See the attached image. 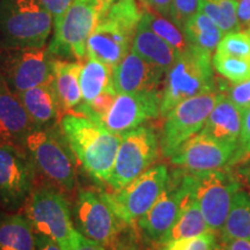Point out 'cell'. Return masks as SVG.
I'll return each instance as SVG.
<instances>
[{
	"instance_id": "obj_1",
	"label": "cell",
	"mask_w": 250,
	"mask_h": 250,
	"mask_svg": "<svg viewBox=\"0 0 250 250\" xmlns=\"http://www.w3.org/2000/svg\"><path fill=\"white\" fill-rule=\"evenodd\" d=\"M62 133L72 153L90 176L107 182L122 142V134L104 125L76 114H66L61 122Z\"/></svg>"
},
{
	"instance_id": "obj_2",
	"label": "cell",
	"mask_w": 250,
	"mask_h": 250,
	"mask_svg": "<svg viewBox=\"0 0 250 250\" xmlns=\"http://www.w3.org/2000/svg\"><path fill=\"white\" fill-rule=\"evenodd\" d=\"M142 17L137 0H114L87 41V57L116 67L131 51Z\"/></svg>"
},
{
	"instance_id": "obj_3",
	"label": "cell",
	"mask_w": 250,
	"mask_h": 250,
	"mask_svg": "<svg viewBox=\"0 0 250 250\" xmlns=\"http://www.w3.org/2000/svg\"><path fill=\"white\" fill-rule=\"evenodd\" d=\"M212 54L189 45L166 73L160 116L165 117L184 100L218 92Z\"/></svg>"
},
{
	"instance_id": "obj_4",
	"label": "cell",
	"mask_w": 250,
	"mask_h": 250,
	"mask_svg": "<svg viewBox=\"0 0 250 250\" xmlns=\"http://www.w3.org/2000/svg\"><path fill=\"white\" fill-rule=\"evenodd\" d=\"M52 22L51 14L40 0H2L0 48H43Z\"/></svg>"
},
{
	"instance_id": "obj_5",
	"label": "cell",
	"mask_w": 250,
	"mask_h": 250,
	"mask_svg": "<svg viewBox=\"0 0 250 250\" xmlns=\"http://www.w3.org/2000/svg\"><path fill=\"white\" fill-rule=\"evenodd\" d=\"M24 149L33 165L59 189L72 191L77 174L74 158L62 132L50 125L34 126L24 142Z\"/></svg>"
},
{
	"instance_id": "obj_6",
	"label": "cell",
	"mask_w": 250,
	"mask_h": 250,
	"mask_svg": "<svg viewBox=\"0 0 250 250\" xmlns=\"http://www.w3.org/2000/svg\"><path fill=\"white\" fill-rule=\"evenodd\" d=\"M104 13L99 0H74L62 18L54 24V39L49 54L58 59L83 61L87 57V41Z\"/></svg>"
},
{
	"instance_id": "obj_7",
	"label": "cell",
	"mask_w": 250,
	"mask_h": 250,
	"mask_svg": "<svg viewBox=\"0 0 250 250\" xmlns=\"http://www.w3.org/2000/svg\"><path fill=\"white\" fill-rule=\"evenodd\" d=\"M186 180L198 201L208 227L219 232L224 226L235 193L241 183L229 168L205 171H187Z\"/></svg>"
},
{
	"instance_id": "obj_8",
	"label": "cell",
	"mask_w": 250,
	"mask_h": 250,
	"mask_svg": "<svg viewBox=\"0 0 250 250\" xmlns=\"http://www.w3.org/2000/svg\"><path fill=\"white\" fill-rule=\"evenodd\" d=\"M168 179L167 166L154 165L127 186L114 192H101V196L125 225H132L158 201Z\"/></svg>"
},
{
	"instance_id": "obj_9",
	"label": "cell",
	"mask_w": 250,
	"mask_h": 250,
	"mask_svg": "<svg viewBox=\"0 0 250 250\" xmlns=\"http://www.w3.org/2000/svg\"><path fill=\"white\" fill-rule=\"evenodd\" d=\"M160 151L158 134L149 126L140 125L122 134L116 160L107 183L118 190L136 180L156 161Z\"/></svg>"
},
{
	"instance_id": "obj_10",
	"label": "cell",
	"mask_w": 250,
	"mask_h": 250,
	"mask_svg": "<svg viewBox=\"0 0 250 250\" xmlns=\"http://www.w3.org/2000/svg\"><path fill=\"white\" fill-rule=\"evenodd\" d=\"M220 96V92L196 95L180 102L166 115L159 138L165 158H170L183 143L201 132Z\"/></svg>"
},
{
	"instance_id": "obj_11",
	"label": "cell",
	"mask_w": 250,
	"mask_h": 250,
	"mask_svg": "<svg viewBox=\"0 0 250 250\" xmlns=\"http://www.w3.org/2000/svg\"><path fill=\"white\" fill-rule=\"evenodd\" d=\"M26 217L37 233L54 240L62 250H71L76 227L68 203L58 191L49 188L31 190L26 201Z\"/></svg>"
},
{
	"instance_id": "obj_12",
	"label": "cell",
	"mask_w": 250,
	"mask_h": 250,
	"mask_svg": "<svg viewBox=\"0 0 250 250\" xmlns=\"http://www.w3.org/2000/svg\"><path fill=\"white\" fill-rule=\"evenodd\" d=\"M52 62L44 48H0V78L19 94L54 79Z\"/></svg>"
},
{
	"instance_id": "obj_13",
	"label": "cell",
	"mask_w": 250,
	"mask_h": 250,
	"mask_svg": "<svg viewBox=\"0 0 250 250\" xmlns=\"http://www.w3.org/2000/svg\"><path fill=\"white\" fill-rule=\"evenodd\" d=\"M77 229L88 239L104 247L115 245L124 223L115 214L101 193L80 190L74 203Z\"/></svg>"
},
{
	"instance_id": "obj_14",
	"label": "cell",
	"mask_w": 250,
	"mask_h": 250,
	"mask_svg": "<svg viewBox=\"0 0 250 250\" xmlns=\"http://www.w3.org/2000/svg\"><path fill=\"white\" fill-rule=\"evenodd\" d=\"M241 158V149L199 132L183 143L170 156V164L187 171L230 168Z\"/></svg>"
},
{
	"instance_id": "obj_15",
	"label": "cell",
	"mask_w": 250,
	"mask_h": 250,
	"mask_svg": "<svg viewBox=\"0 0 250 250\" xmlns=\"http://www.w3.org/2000/svg\"><path fill=\"white\" fill-rule=\"evenodd\" d=\"M188 190L183 169L179 168L169 174L167 186L158 201L147 213L137 221L142 232L149 240L160 243L166 234L169 232L179 217Z\"/></svg>"
},
{
	"instance_id": "obj_16",
	"label": "cell",
	"mask_w": 250,
	"mask_h": 250,
	"mask_svg": "<svg viewBox=\"0 0 250 250\" xmlns=\"http://www.w3.org/2000/svg\"><path fill=\"white\" fill-rule=\"evenodd\" d=\"M33 162L22 148L0 144V201L7 208H19L33 188Z\"/></svg>"
},
{
	"instance_id": "obj_17",
	"label": "cell",
	"mask_w": 250,
	"mask_h": 250,
	"mask_svg": "<svg viewBox=\"0 0 250 250\" xmlns=\"http://www.w3.org/2000/svg\"><path fill=\"white\" fill-rule=\"evenodd\" d=\"M161 98L159 90L118 94L102 125L114 133L129 132L160 116Z\"/></svg>"
},
{
	"instance_id": "obj_18",
	"label": "cell",
	"mask_w": 250,
	"mask_h": 250,
	"mask_svg": "<svg viewBox=\"0 0 250 250\" xmlns=\"http://www.w3.org/2000/svg\"><path fill=\"white\" fill-rule=\"evenodd\" d=\"M166 72L138 55L130 51L123 61L114 67L112 79L117 94H130L159 90Z\"/></svg>"
},
{
	"instance_id": "obj_19",
	"label": "cell",
	"mask_w": 250,
	"mask_h": 250,
	"mask_svg": "<svg viewBox=\"0 0 250 250\" xmlns=\"http://www.w3.org/2000/svg\"><path fill=\"white\" fill-rule=\"evenodd\" d=\"M34 126L18 94L0 78V144L24 149V142Z\"/></svg>"
},
{
	"instance_id": "obj_20",
	"label": "cell",
	"mask_w": 250,
	"mask_h": 250,
	"mask_svg": "<svg viewBox=\"0 0 250 250\" xmlns=\"http://www.w3.org/2000/svg\"><path fill=\"white\" fill-rule=\"evenodd\" d=\"M243 114L227 96L221 93L220 99L201 132L223 144L240 147Z\"/></svg>"
},
{
	"instance_id": "obj_21",
	"label": "cell",
	"mask_w": 250,
	"mask_h": 250,
	"mask_svg": "<svg viewBox=\"0 0 250 250\" xmlns=\"http://www.w3.org/2000/svg\"><path fill=\"white\" fill-rule=\"evenodd\" d=\"M131 51L146 62L160 67L166 73L173 66L180 55L166 41L156 35L143 17L133 36Z\"/></svg>"
},
{
	"instance_id": "obj_22",
	"label": "cell",
	"mask_w": 250,
	"mask_h": 250,
	"mask_svg": "<svg viewBox=\"0 0 250 250\" xmlns=\"http://www.w3.org/2000/svg\"><path fill=\"white\" fill-rule=\"evenodd\" d=\"M30 120L36 126H46L57 118L62 110L54 79L18 94Z\"/></svg>"
},
{
	"instance_id": "obj_23",
	"label": "cell",
	"mask_w": 250,
	"mask_h": 250,
	"mask_svg": "<svg viewBox=\"0 0 250 250\" xmlns=\"http://www.w3.org/2000/svg\"><path fill=\"white\" fill-rule=\"evenodd\" d=\"M81 70L83 64L80 62L54 58V85L62 110L73 111L83 101L80 87Z\"/></svg>"
},
{
	"instance_id": "obj_24",
	"label": "cell",
	"mask_w": 250,
	"mask_h": 250,
	"mask_svg": "<svg viewBox=\"0 0 250 250\" xmlns=\"http://www.w3.org/2000/svg\"><path fill=\"white\" fill-rule=\"evenodd\" d=\"M184 177H186V170H184ZM188 189L189 190H188L186 198H184L183 206L181 208L179 217H177L173 227L169 229V232L166 234L159 245L176 241V240L190 239V237H195L202 235L204 233L211 232L210 227H208L204 215L202 213L201 208H199L198 201L193 196L189 186H188Z\"/></svg>"
},
{
	"instance_id": "obj_25",
	"label": "cell",
	"mask_w": 250,
	"mask_h": 250,
	"mask_svg": "<svg viewBox=\"0 0 250 250\" xmlns=\"http://www.w3.org/2000/svg\"><path fill=\"white\" fill-rule=\"evenodd\" d=\"M0 250H37V236L27 217L0 214Z\"/></svg>"
},
{
	"instance_id": "obj_26",
	"label": "cell",
	"mask_w": 250,
	"mask_h": 250,
	"mask_svg": "<svg viewBox=\"0 0 250 250\" xmlns=\"http://www.w3.org/2000/svg\"><path fill=\"white\" fill-rule=\"evenodd\" d=\"M219 234L220 239L250 241V192L240 189L235 193L226 221Z\"/></svg>"
},
{
	"instance_id": "obj_27",
	"label": "cell",
	"mask_w": 250,
	"mask_h": 250,
	"mask_svg": "<svg viewBox=\"0 0 250 250\" xmlns=\"http://www.w3.org/2000/svg\"><path fill=\"white\" fill-rule=\"evenodd\" d=\"M184 34L189 45L213 54L225 34L208 15L199 11L184 26Z\"/></svg>"
},
{
	"instance_id": "obj_28",
	"label": "cell",
	"mask_w": 250,
	"mask_h": 250,
	"mask_svg": "<svg viewBox=\"0 0 250 250\" xmlns=\"http://www.w3.org/2000/svg\"><path fill=\"white\" fill-rule=\"evenodd\" d=\"M114 67L101 62L88 58L83 65L80 74V87L83 94L81 103H88L105 89L114 87Z\"/></svg>"
},
{
	"instance_id": "obj_29",
	"label": "cell",
	"mask_w": 250,
	"mask_h": 250,
	"mask_svg": "<svg viewBox=\"0 0 250 250\" xmlns=\"http://www.w3.org/2000/svg\"><path fill=\"white\" fill-rule=\"evenodd\" d=\"M143 18L145 19L149 28L162 40L176 50L179 54L188 49L189 43L184 34V30L177 26L169 18H166L155 12L144 8Z\"/></svg>"
},
{
	"instance_id": "obj_30",
	"label": "cell",
	"mask_w": 250,
	"mask_h": 250,
	"mask_svg": "<svg viewBox=\"0 0 250 250\" xmlns=\"http://www.w3.org/2000/svg\"><path fill=\"white\" fill-rule=\"evenodd\" d=\"M212 64L214 70L230 83H240L250 79L249 59L214 54Z\"/></svg>"
},
{
	"instance_id": "obj_31",
	"label": "cell",
	"mask_w": 250,
	"mask_h": 250,
	"mask_svg": "<svg viewBox=\"0 0 250 250\" xmlns=\"http://www.w3.org/2000/svg\"><path fill=\"white\" fill-rule=\"evenodd\" d=\"M117 95L118 94L115 87H111V88L102 92L90 102L80 103L72 112L89 118V120L96 122V123L102 124L103 120L107 116L108 112L110 111Z\"/></svg>"
},
{
	"instance_id": "obj_32",
	"label": "cell",
	"mask_w": 250,
	"mask_h": 250,
	"mask_svg": "<svg viewBox=\"0 0 250 250\" xmlns=\"http://www.w3.org/2000/svg\"><path fill=\"white\" fill-rule=\"evenodd\" d=\"M215 54L250 61V30H236L225 34Z\"/></svg>"
},
{
	"instance_id": "obj_33",
	"label": "cell",
	"mask_w": 250,
	"mask_h": 250,
	"mask_svg": "<svg viewBox=\"0 0 250 250\" xmlns=\"http://www.w3.org/2000/svg\"><path fill=\"white\" fill-rule=\"evenodd\" d=\"M217 85L219 92L227 96L242 114L250 107V79L233 83L219 81Z\"/></svg>"
},
{
	"instance_id": "obj_34",
	"label": "cell",
	"mask_w": 250,
	"mask_h": 250,
	"mask_svg": "<svg viewBox=\"0 0 250 250\" xmlns=\"http://www.w3.org/2000/svg\"><path fill=\"white\" fill-rule=\"evenodd\" d=\"M218 245L215 232H208L202 235L190 237V239L176 240L164 243L160 250H213Z\"/></svg>"
},
{
	"instance_id": "obj_35",
	"label": "cell",
	"mask_w": 250,
	"mask_h": 250,
	"mask_svg": "<svg viewBox=\"0 0 250 250\" xmlns=\"http://www.w3.org/2000/svg\"><path fill=\"white\" fill-rule=\"evenodd\" d=\"M202 0H173L169 19L181 29H184L188 21L201 11Z\"/></svg>"
},
{
	"instance_id": "obj_36",
	"label": "cell",
	"mask_w": 250,
	"mask_h": 250,
	"mask_svg": "<svg viewBox=\"0 0 250 250\" xmlns=\"http://www.w3.org/2000/svg\"><path fill=\"white\" fill-rule=\"evenodd\" d=\"M201 11L208 15L220 28L224 34L230 33V31H236L232 24H230L229 21H228L223 9H221L219 0H202Z\"/></svg>"
},
{
	"instance_id": "obj_37",
	"label": "cell",
	"mask_w": 250,
	"mask_h": 250,
	"mask_svg": "<svg viewBox=\"0 0 250 250\" xmlns=\"http://www.w3.org/2000/svg\"><path fill=\"white\" fill-rule=\"evenodd\" d=\"M74 0H40V2L48 9L49 13L54 19V24L58 22L67 11L68 7L73 4Z\"/></svg>"
},
{
	"instance_id": "obj_38",
	"label": "cell",
	"mask_w": 250,
	"mask_h": 250,
	"mask_svg": "<svg viewBox=\"0 0 250 250\" xmlns=\"http://www.w3.org/2000/svg\"><path fill=\"white\" fill-rule=\"evenodd\" d=\"M71 250H105V247L83 235L76 228L71 240Z\"/></svg>"
},
{
	"instance_id": "obj_39",
	"label": "cell",
	"mask_w": 250,
	"mask_h": 250,
	"mask_svg": "<svg viewBox=\"0 0 250 250\" xmlns=\"http://www.w3.org/2000/svg\"><path fill=\"white\" fill-rule=\"evenodd\" d=\"M240 149H241V158H240V160H242V159L245 158H249L250 156V107L243 112Z\"/></svg>"
},
{
	"instance_id": "obj_40",
	"label": "cell",
	"mask_w": 250,
	"mask_h": 250,
	"mask_svg": "<svg viewBox=\"0 0 250 250\" xmlns=\"http://www.w3.org/2000/svg\"><path fill=\"white\" fill-rule=\"evenodd\" d=\"M229 169L233 171L236 179L241 183V186H245L250 189V156L236 162Z\"/></svg>"
},
{
	"instance_id": "obj_41",
	"label": "cell",
	"mask_w": 250,
	"mask_h": 250,
	"mask_svg": "<svg viewBox=\"0 0 250 250\" xmlns=\"http://www.w3.org/2000/svg\"><path fill=\"white\" fill-rule=\"evenodd\" d=\"M144 8L155 12V13L169 18L173 0H139Z\"/></svg>"
},
{
	"instance_id": "obj_42",
	"label": "cell",
	"mask_w": 250,
	"mask_h": 250,
	"mask_svg": "<svg viewBox=\"0 0 250 250\" xmlns=\"http://www.w3.org/2000/svg\"><path fill=\"white\" fill-rule=\"evenodd\" d=\"M236 2L240 30H250V0H236Z\"/></svg>"
},
{
	"instance_id": "obj_43",
	"label": "cell",
	"mask_w": 250,
	"mask_h": 250,
	"mask_svg": "<svg viewBox=\"0 0 250 250\" xmlns=\"http://www.w3.org/2000/svg\"><path fill=\"white\" fill-rule=\"evenodd\" d=\"M219 245L225 250H250V241L239 239H220Z\"/></svg>"
},
{
	"instance_id": "obj_44",
	"label": "cell",
	"mask_w": 250,
	"mask_h": 250,
	"mask_svg": "<svg viewBox=\"0 0 250 250\" xmlns=\"http://www.w3.org/2000/svg\"><path fill=\"white\" fill-rule=\"evenodd\" d=\"M37 250H62V247L48 236H37Z\"/></svg>"
},
{
	"instance_id": "obj_45",
	"label": "cell",
	"mask_w": 250,
	"mask_h": 250,
	"mask_svg": "<svg viewBox=\"0 0 250 250\" xmlns=\"http://www.w3.org/2000/svg\"><path fill=\"white\" fill-rule=\"evenodd\" d=\"M110 250H140V248L131 240L123 239L116 241L115 245H112L110 247Z\"/></svg>"
},
{
	"instance_id": "obj_46",
	"label": "cell",
	"mask_w": 250,
	"mask_h": 250,
	"mask_svg": "<svg viewBox=\"0 0 250 250\" xmlns=\"http://www.w3.org/2000/svg\"><path fill=\"white\" fill-rule=\"evenodd\" d=\"M99 1L101 2V5L103 6V9H104V12H105L114 0H99Z\"/></svg>"
},
{
	"instance_id": "obj_47",
	"label": "cell",
	"mask_w": 250,
	"mask_h": 250,
	"mask_svg": "<svg viewBox=\"0 0 250 250\" xmlns=\"http://www.w3.org/2000/svg\"><path fill=\"white\" fill-rule=\"evenodd\" d=\"M213 250H225V249H224V248H223V247H221V246H220V245H219V243H218V245L214 247V249H213Z\"/></svg>"
}]
</instances>
